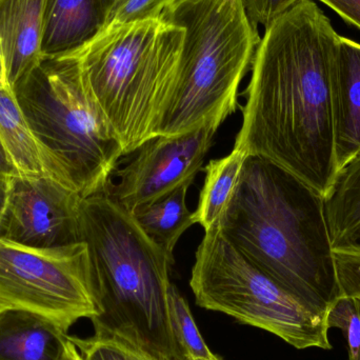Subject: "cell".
Here are the masks:
<instances>
[{"label":"cell","mask_w":360,"mask_h":360,"mask_svg":"<svg viewBox=\"0 0 360 360\" xmlns=\"http://www.w3.org/2000/svg\"><path fill=\"white\" fill-rule=\"evenodd\" d=\"M338 38L313 0H300L266 27L233 148L279 165L323 198L338 173L331 112Z\"/></svg>","instance_id":"obj_1"},{"label":"cell","mask_w":360,"mask_h":360,"mask_svg":"<svg viewBox=\"0 0 360 360\" xmlns=\"http://www.w3.org/2000/svg\"><path fill=\"white\" fill-rule=\"evenodd\" d=\"M218 230L252 264L319 312L340 296L325 198L283 167L249 155Z\"/></svg>","instance_id":"obj_2"},{"label":"cell","mask_w":360,"mask_h":360,"mask_svg":"<svg viewBox=\"0 0 360 360\" xmlns=\"http://www.w3.org/2000/svg\"><path fill=\"white\" fill-rule=\"evenodd\" d=\"M79 224L98 307L94 334L122 338L156 360H184L169 321L174 262L107 193L82 199Z\"/></svg>","instance_id":"obj_3"},{"label":"cell","mask_w":360,"mask_h":360,"mask_svg":"<svg viewBox=\"0 0 360 360\" xmlns=\"http://www.w3.org/2000/svg\"><path fill=\"white\" fill-rule=\"evenodd\" d=\"M186 29L162 17L107 25L72 53L124 156L155 136L176 82Z\"/></svg>","instance_id":"obj_4"},{"label":"cell","mask_w":360,"mask_h":360,"mask_svg":"<svg viewBox=\"0 0 360 360\" xmlns=\"http://www.w3.org/2000/svg\"><path fill=\"white\" fill-rule=\"evenodd\" d=\"M165 20L186 29L179 73L156 134L220 128L238 108V91L260 38L245 0H176Z\"/></svg>","instance_id":"obj_5"},{"label":"cell","mask_w":360,"mask_h":360,"mask_svg":"<svg viewBox=\"0 0 360 360\" xmlns=\"http://www.w3.org/2000/svg\"><path fill=\"white\" fill-rule=\"evenodd\" d=\"M12 90L32 130L80 197L107 192L124 148L84 86L73 55L42 59Z\"/></svg>","instance_id":"obj_6"},{"label":"cell","mask_w":360,"mask_h":360,"mask_svg":"<svg viewBox=\"0 0 360 360\" xmlns=\"http://www.w3.org/2000/svg\"><path fill=\"white\" fill-rule=\"evenodd\" d=\"M190 287L201 308L270 332L298 350L332 349L327 315L252 264L216 224L197 248Z\"/></svg>","instance_id":"obj_7"},{"label":"cell","mask_w":360,"mask_h":360,"mask_svg":"<svg viewBox=\"0 0 360 360\" xmlns=\"http://www.w3.org/2000/svg\"><path fill=\"white\" fill-rule=\"evenodd\" d=\"M0 304L39 315L68 333L98 315L84 241L32 248L0 238Z\"/></svg>","instance_id":"obj_8"},{"label":"cell","mask_w":360,"mask_h":360,"mask_svg":"<svg viewBox=\"0 0 360 360\" xmlns=\"http://www.w3.org/2000/svg\"><path fill=\"white\" fill-rule=\"evenodd\" d=\"M218 127L207 124L175 136L158 135L141 143L116 171L107 194L132 214L180 186H192L213 147Z\"/></svg>","instance_id":"obj_9"},{"label":"cell","mask_w":360,"mask_h":360,"mask_svg":"<svg viewBox=\"0 0 360 360\" xmlns=\"http://www.w3.org/2000/svg\"><path fill=\"white\" fill-rule=\"evenodd\" d=\"M82 197L57 180L11 175L0 238L32 248H54L80 240Z\"/></svg>","instance_id":"obj_10"},{"label":"cell","mask_w":360,"mask_h":360,"mask_svg":"<svg viewBox=\"0 0 360 360\" xmlns=\"http://www.w3.org/2000/svg\"><path fill=\"white\" fill-rule=\"evenodd\" d=\"M331 112L340 172L360 155V44L340 35L332 75Z\"/></svg>","instance_id":"obj_11"},{"label":"cell","mask_w":360,"mask_h":360,"mask_svg":"<svg viewBox=\"0 0 360 360\" xmlns=\"http://www.w3.org/2000/svg\"><path fill=\"white\" fill-rule=\"evenodd\" d=\"M113 0H46L41 56H67L94 39L108 22Z\"/></svg>","instance_id":"obj_12"},{"label":"cell","mask_w":360,"mask_h":360,"mask_svg":"<svg viewBox=\"0 0 360 360\" xmlns=\"http://www.w3.org/2000/svg\"><path fill=\"white\" fill-rule=\"evenodd\" d=\"M46 0H0V44L11 88L42 60Z\"/></svg>","instance_id":"obj_13"},{"label":"cell","mask_w":360,"mask_h":360,"mask_svg":"<svg viewBox=\"0 0 360 360\" xmlns=\"http://www.w3.org/2000/svg\"><path fill=\"white\" fill-rule=\"evenodd\" d=\"M0 143L16 173L49 177L74 190L63 167L32 130L8 84L0 86Z\"/></svg>","instance_id":"obj_14"},{"label":"cell","mask_w":360,"mask_h":360,"mask_svg":"<svg viewBox=\"0 0 360 360\" xmlns=\"http://www.w3.org/2000/svg\"><path fill=\"white\" fill-rule=\"evenodd\" d=\"M69 335L48 319L19 309L0 312V360H65Z\"/></svg>","instance_id":"obj_15"},{"label":"cell","mask_w":360,"mask_h":360,"mask_svg":"<svg viewBox=\"0 0 360 360\" xmlns=\"http://www.w3.org/2000/svg\"><path fill=\"white\" fill-rule=\"evenodd\" d=\"M190 186L188 184L180 186L132 213L141 230L164 250L173 262L177 243L184 232L195 224L193 212L186 205Z\"/></svg>","instance_id":"obj_16"},{"label":"cell","mask_w":360,"mask_h":360,"mask_svg":"<svg viewBox=\"0 0 360 360\" xmlns=\"http://www.w3.org/2000/svg\"><path fill=\"white\" fill-rule=\"evenodd\" d=\"M325 209L333 247L355 243L360 232V155L336 175Z\"/></svg>","instance_id":"obj_17"},{"label":"cell","mask_w":360,"mask_h":360,"mask_svg":"<svg viewBox=\"0 0 360 360\" xmlns=\"http://www.w3.org/2000/svg\"><path fill=\"white\" fill-rule=\"evenodd\" d=\"M247 158L233 150L224 158L211 160L205 167L198 203L193 212L195 224H200L203 230H210L217 224L234 193Z\"/></svg>","instance_id":"obj_18"},{"label":"cell","mask_w":360,"mask_h":360,"mask_svg":"<svg viewBox=\"0 0 360 360\" xmlns=\"http://www.w3.org/2000/svg\"><path fill=\"white\" fill-rule=\"evenodd\" d=\"M168 312L170 321L171 331L176 342L180 354L184 360H205L212 359L216 356L207 348L203 340L194 317L191 312L184 296L177 289L176 285H169L168 294Z\"/></svg>","instance_id":"obj_19"},{"label":"cell","mask_w":360,"mask_h":360,"mask_svg":"<svg viewBox=\"0 0 360 360\" xmlns=\"http://www.w3.org/2000/svg\"><path fill=\"white\" fill-rule=\"evenodd\" d=\"M69 338L76 360H156L145 351L115 336L94 334L89 338Z\"/></svg>","instance_id":"obj_20"},{"label":"cell","mask_w":360,"mask_h":360,"mask_svg":"<svg viewBox=\"0 0 360 360\" xmlns=\"http://www.w3.org/2000/svg\"><path fill=\"white\" fill-rule=\"evenodd\" d=\"M327 326L342 331L349 360H360V297L340 296L328 310Z\"/></svg>","instance_id":"obj_21"},{"label":"cell","mask_w":360,"mask_h":360,"mask_svg":"<svg viewBox=\"0 0 360 360\" xmlns=\"http://www.w3.org/2000/svg\"><path fill=\"white\" fill-rule=\"evenodd\" d=\"M175 1L176 0H113L107 25L160 18L165 10Z\"/></svg>","instance_id":"obj_22"},{"label":"cell","mask_w":360,"mask_h":360,"mask_svg":"<svg viewBox=\"0 0 360 360\" xmlns=\"http://www.w3.org/2000/svg\"><path fill=\"white\" fill-rule=\"evenodd\" d=\"M340 296L360 297V245L352 243L334 248Z\"/></svg>","instance_id":"obj_23"},{"label":"cell","mask_w":360,"mask_h":360,"mask_svg":"<svg viewBox=\"0 0 360 360\" xmlns=\"http://www.w3.org/2000/svg\"><path fill=\"white\" fill-rule=\"evenodd\" d=\"M300 0H245L248 17L254 27H268L279 15Z\"/></svg>","instance_id":"obj_24"},{"label":"cell","mask_w":360,"mask_h":360,"mask_svg":"<svg viewBox=\"0 0 360 360\" xmlns=\"http://www.w3.org/2000/svg\"><path fill=\"white\" fill-rule=\"evenodd\" d=\"M360 30V0H319Z\"/></svg>","instance_id":"obj_25"},{"label":"cell","mask_w":360,"mask_h":360,"mask_svg":"<svg viewBox=\"0 0 360 360\" xmlns=\"http://www.w3.org/2000/svg\"><path fill=\"white\" fill-rule=\"evenodd\" d=\"M15 173H16V171H15L13 165L11 164L10 160H8L4 148H2L1 143H0V177L8 179L11 175L15 174Z\"/></svg>","instance_id":"obj_26"},{"label":"cell","mask_w":360,"mask_h":360,"mask_svg":"<svg viewBox=\"0 0 360 360\" xmlns=\"http://www.w3.org/2000/svg\"><path fill=\"white\" fill-rule=\"evenodd\" d=\"M8 179L0 177V224H1L4 210H6V200H8Z\"/></svg>","instance_id":"obj_27"},{"label":"cell","mask_w":360,"mask_h":360,"mask_svg":"<svg viewBox=\"0 0 360 360\" xmlns=\"http://www.w3.org/2000/svg\"><path fill=\"white\" fill-rule=\"evenodd\" d=\"M10 86L6 79V65H4V54H2L1 44H0V86Z\"/></svg>","instance_id":"obj_28"},{"label":"cell","mask_w":360,"mask_h":360,"mask_svg":"<svg viewBox=\"0 0 360 360\" xmlns=\"http://www.w3.org/2000/svg\"><path fill=\"white\" fill-rule=\"evenodd\" d=\"M65 360H76L75 353H74L73 345H72L71 340L69 338V354H68L67 359Z\"/></svg>","instance_id":"obj_29"},{"label":"cell","mask_w":360,"mask_h":360,"mask_svg":"<svg viewBox=\"0 0 360 360\" xmlns=\"http://www.w3.org/2000/svg\"><path fill=\"white\" fill-rule=\"evenodd\" d=\"M4 309H8V308H6V307H4V304H0V312H1V311H4Z\"/></svg>","instance_id":"obj_30"},{"label":"cell","mask_w":360,"mask_h":360,"mask_svg":"<svg viewBox=\"0 0 360 360\" xmlns=\"http://www.w3.org/2000/svg\"><path fill=\"white\" fill-rule=\"evenodd\" d=\"M355 243H359V245H360V232L359 236H357L356 241H355Z\"/></svg>","instance_id":"obj_31"},{"label":"cell","mask_w":360,"mask_h":360,"mask_svg":"<svg viewBox=\"0 0 360 360\" xmlns=\"http://www.w3.org/2000/svg\"><path fill=\"white\" fill-rule=\"evenodd\" d=\"M205 360H222V359H219V357L215 356V357H214V359H205Z\"/></svg>","instance_id":"obj_32"}]
</instances>
